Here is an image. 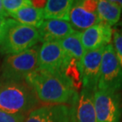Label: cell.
<instances>
[{"instance_id": "obj_1", "label": "cell", "mask_w": 122, "mask_h": 122, "mask_svg": "<svg viewBox=\"0 0 122 122\" xmlns=\"http://www.w3.org/2000/svg\"><path fill=\"white\" fill-rule=\"evenodd\" d=\"M41 104L72 106L79 96L76 86L65 75L37 68L25 78Z\"/></svg>"}, {"instance_id": "obj_2", "label": "cell", "mask_w": 122, "mask_h": 122, "mask_svg": "<svg viewBox=\"0 0 122 122\" xmlns=\"http://www.w3.org/2000/svg\"><path fill=\"white\" fill-rule=\"evenodd\" d=\"M41 104L25 80H0V110L27 115Z\"/></svg>"}, {"instance_id": "obj_3", "label": "cell", "mask_w": 122, "mask_h": 122, "mask_svg": "<svg viewBox=\"0 0 122 122\" xmlns=\"http://www.w3.org/2000/svg\"><path fill=\"white\" fill-rule=\"evenodd\" d=\"M38 42H40L38 29L22 25L13 19L0 45V53L6 56L18 54L36 46Z\"/></svg>"}, {"instance_id": "obj_4", "label": "cell", "mask_w": 122, "mask_h": 122, "mask_svg": "<svg viewBox=\"0 0 122 122\" xmlns=\"http://www.w3.org/2000/svg\"><path fill=\"white\" fill-rule=\"evenodd\" d=\"M40 46H34L21 53L5 56L1 64L0 80H25L38 68Z\"/></svg>"}, {"instance_id": "obj_5", "label": "cell", "mask_w": 122, "mask_h": 122, "mask_svg": "<svg viewBox=\"0 0 122 122\" xmlns=\"http://www.w3.org/2000/svg\"><path fill=\"white\" fill-rule=\"evenodd\" d=\"M122 89V67L112 44L106 45L102 54L97 90L120 92Z\"/></svg>"}, {"instance_id": "obj_6", "label": "cell", "mask_w": 122, "mask_h": 122, "mask_svg": "<svg viewBox=\"0 0 122 122\" xmlns=\"http://www.w3.org/2000/svg\"><path fill=\"white\" fill-rule=\"evenodd\" d=\"M94 104L97 122H121L122 117V96L120 92L96 90Z\"/></svg>"}, {"instance_id": "obj_7", "label": "cell", "mask_w": 122, "mask_h": 122, "mask_svg": "<svg viewBox=\"0 0 122 122\" xmlns=\"http://www.w3.org/2000/svg\"><path fill=\"white\" fill-rule=\"evenodd\" d=\"M59 42H45L38 52V68L49 71L64 73L71 63Z\"/></svg>"}, {"instance_id": "obj_8", "label": "cell", "mask_w": 122, "mask_h": 122, "mask_svg": "<svg viewBox=\"0 0 122 122\" xmlns=\"http://www.w3.org/2000/svg\"><path fill=\"white\" fill-rule=\"evenodd\" d=\"M69 21L72 28L79 32L102 22L97 14V1H74L70 10Z\"/></svg>"}, {"instance_id": "obj_9", "label": "cell", "mask_w": 122, "mask_h": 122, "mask_svg": "<svg viewBox=\"0 0 122 122\" xmlns=\"http://www.w3.org/2000/svg\"><path fill=\"white\" fill-rule=\"evenodd\" d=\"M104 48L86 52L79 63V71L82 88L94 92L97 90Z\"/></svg>"}, {"instance_id": "obj_10", "label": "cell", "mask_w": 122, "mask_h": 122, "mask_svg": "<svg viewBox=\"0 0 122 122\" xmlns=\"http://www.w3.org/2000/svg\"><path fill=\"white\" fill-rule=\"evenodd\" d=\"M23 122H74L73 109L67 105H44L30 112Z\"/></svg>"}, {"instance_id": "obj_11", "label": "cell", "mask_w": 122, "mask_h": 122, "mask_svg": "<svg viewBox=\"0 0 122 122\" xmlns=\"http://www.w3.org/2000/svg\"><path fill=\"white\" fill-rule=\"evenodd\" d=\"M81 41L86 52L105 48L110 44L113 36L111 26L100 22L81 32Z\"/></svg>"}, {"instance_id": "obj_12", "label": "cell", "mask_w": 122, "mask_h": 122, "mask_svg": "<svg viewBox=\"0 0 122 122\" xmlns=\"http://www.w3.org/2000/svg\"><path fill=\"white\" fill-rule=\"evenodd\" d=\"M72 109L74 122H97L94 91L82 88Z\"/></svg>"}, {"instance_id": "obj_13", "label": "cell", "mask_w": 122, "mask_h": 122, "mask_svg": "<svg viewBox=\"0 0 122 122\" xmlns=\"http://www.w3.org/2000/svg\"><path fill=\"white\" fill-rule=\"evenodd\" d=\"M40 42H59L62 39L74 33L70 22L60 20H45L38 28Z\"/></svg>"}, {"instance_id": "obj_14", "label": "cell", "mask_w": 122, "mask_h": 122, "mask_svg": "<svg viewBox=\"0 0 122 122\" xmlns=\"http://www.w3.org/2000/svg\"><path fill=\"white\" fill-rule=\"evenodd\" d=\"M72 0H48L44 7L45 20H60L69 21L70 10Z\"/></svg>"}, {"instance_id": "obj_15", "label": "cell", "mask_w": 122, "mask_h": 122, "mask_svg": "<svg viewBox=\"0 0 122 122\" xmlns=\"http://www.w3.org/2000/svg\"><path fill=\"white\" fill-rule=\"evenodd\" d=\"M81 32L75 30L59 41L60 45L64 51L65 54L70 60L79 63L86 53V50L81 41Z\"/></svg>"}, {"instance_id": "obj_16", "label": "cell", "mask_w": 122, "mask_h": 122, "mask_svg": "<svg viewBox=\"0 0 122 122\" xmlns=\"http://www.w3.org/2000/svg\"><path fill=\"white\" fill-rule=\"evenodd\" d=\"M18 23L38 29L45 21L42 8L34 6L33 4L19 10L10 15Z\"/></svg>"}, {"instance_id": "obj_17", "label": "cell", "mask_w": 122, "mask_h": 122, "mask_svg": "<svg viewBox=\"0 0 122 122\" xmlns=\"http://www.w3.org/2000/svg\"><path fill=\"white\" fill-rule=\"evenodd\" d=\"M97 14L102 22L112 26L118 22L121 18V7L115 1L100 0L97 1Z\"/></svg>"}, {"instance_id": "obj_18", "label": "cell", "mask_w": 122, "mask_h": 122, "mask_svg": "<svg viewBox=\"0 0 122 122\" xmlns=\"http://www.w3.org/2000/svg\"><path fill=\"white\" fill-rule=\"evenodd\" d=\"M2 1L3 8L6 14H8V16L14 13H16L17 11L24 7L33 4L30 0H2Z\"/></svg>"}, {"instance_id": "obj_19", "label": "cell", "mask_w": 122, "mask_h": 122, "mask_svg": "<svg viewBox=\"0 0 122 122\" xmlns=\"http://www.w3.org/2000/svg\"><path fill=\"white\" fill-rule=\"evenodd\" d=\"M113 46L116 56L122 67V32L116 30L113 33Z\"/></svg>"}, {"instance_id": "obj_20", "label": "cell", "mask_w": 122, "mask_h": 122, "mask_svg": "<svg viewBox=\"0 0 122 122\" xmlns=\"http://www.w3.org/2000/svg\"><path fill=\"white\" fill-rule=\"evenodd\" d=\"M26 115L13 114L0 110V122H23Z\"/></svg>"}, {"instance_id": "obj_21", "label": "cell", "mask_w": 122, "mask_h": 122, "mask_svg": "<svg viewBox=\"0 0 122 122\" xmlns=\"http://www.w3.org/2000/svg\"><path fill=\"white\" fill-rule=\"evenodd\" d=\"M12 20L13 19L0 15V45L3 41L5 34H6L7 29L9 27L10 24L11 23Z\"/></svg>"}, {"instance_id": "obj_22", "label": "cell", "mask_w": 122, "mask_h": 122, "mask_svg": "<svg viewBox=\"0 0 122 122\" xmlns=\"http://www.w3.org/2000/svg\"><path fill=\"white\" fill-rule=\"evenodd\" d=\"M0 15L1 16H4V17H8V14H6V12L5 11V10L3 8V6H2V1L0 0Z\"/></svg>"}, {"instance_id": "obj_23", "label": "cell", "mask_w": 122, "mask_h": 122, "mask_svg": "<svg viewBox=\"0 0 122 122\" xmlns=\"http://www.w3.org/2000/svg\"><path fill=\"white\" fill-rule=\"evenodd\" d=\"M116 2H117V3L118 5H119V6H120L121 7L122 6V1H115Z\"/></svg>"}, {"instance_id": "obj_24", "label": "cell", "mask_w": 122, "mask_h": 122, "mask_svg": "<svg viewBox=\"0 0 122 122\" xmlns=\"http://www.w3.org/2000/svg\"><path fill=\"white\" fill-rule=\"evenodd\" d=\"M0 75H1V64H0Z\"/></svg>"}]
</instances>
